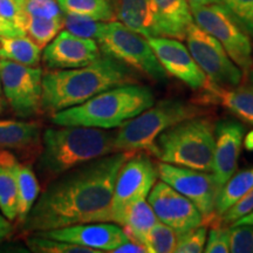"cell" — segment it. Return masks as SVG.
<instances>
[{
	"mask_svg": "<svg viewBox=\"0 0 253 253\" xmlns=\"http://www.w3.org/2000/svg\"><path fill=\"white\" fill-rule=\"evenodd\" d=\"M58 4L65 14L80 15L94 20H115L113 0H58Z\"/></svg>",
	"mask_w": 253,
	"mask_h": 253,
	"instance_id": "cell-25",
	"label": "cell"
},
{
	"mask_svg": "<svg viewBox=\"0 0 253 253\" xmlns=\"http://www.w3.org/2000/svg\"><path fill=\"white\" fill-rule=\"evenodd\" d=\"M12 232H13V226L11 221L6 219L4 214L0 213V244H2L11 236Z\"/></svg>",
	"mask_w": 253,
	"mask_h": 253,
	"instance_id": "cell-38",
	"label": "cell"
},
{
	"mask_svg": "<svg viewBox=\"0 0 253 253\" xmlns=\"http://www.w3.org/2000/svg\"><path fill=\"white\" fill-rule=\"evenodd\" d=\"M204 90V101L220 104L240 121L253 126V87L224 88L208 81Z\"/></svg>",
	"mask_w": 253,
	"mask_h": 253,
	"instance_id": "cell-19",
	"label": "cell"
},
{
	"mask_svg": "<svg viewBox=\"0 0 253 253\" xmlns=\"http://www.w3.org/2000/svg\"><path fill=\"white\" fill-rule=\"evenodd\" d=\"M207 253L230 252V231L229 226H213L209 231L204 251Z\"/></svg>",
	"mask_w": 253,
	"mask_h": 253,
	"instance_id": "cell-36",
	"label": "cell"
},
{
	"mask_svg": "<svg viewBox=\"0 0 253 253\" xmlns=\"http://www.w3.org/2000/svg\"><path fill=\"white\" fill-rule=\"evenodd\" d=\"M101 55L102 53L96 41L78 37L65 30L60 31L43 48L41 60L48 71H53L84 67L96 61Z\"/></svg>",
	"mask_w": 253,
	"mask_h": 253,
	"instance_id": "cell-16",
	"label": "cell"
},
{
	"mask_svg": "<svg viewBox=\"0 0 253 253\" xmlns=\"http://www.w3.org/2000/svg\"><path fill=\"white\" fill-rule=\"evenodd\" d=\"M214 151V125L195 118L176 123L161 132L148 155L160 162L211 172Z\"/></svg>",
	"mask_w": 253,
	"mask_h": 253,
	"instance_id": "cell-5",
	"label": "cell"
},
{
	"mask_svg": "<svg viewBox=\"0 0 253 253\" xmlns=\"http://www.w3.org/2000/svg\"><path fill=\"white\" fill-rule=\"evenodd\" d=\"M2 96H4V95H2V88H1V82H0V106H1V104H2Z\"/></svg>",
	"mask_w": 253,
	"mask_h": 253,
	"instance_id": "cell-44",
	"label": "cell"
},
{
	"mask_svg": "<svg viewBox=\"0 0 253 253\" xmlns=\"http://www.w3.org/2000/svg\"><path fill=\"white\" fill-rule=\"evenodd\" d=\"M250 80H251V84L253 87V68H252V71L250 72Z\"/></svg>",
	"mask_w": 253,
	"mask_h": 253,
	"instance_id": "cell-45",
	"label": "cell"
},
{
	"mask_svg": "<svg viewBox=\"0 0 253 253\" xmlns=\"http://www.w3.org/2000/svg\"><path fill=\"white\" fill-rule=\"evenodd\" d=\"M194 23L219 41L227 55L246 75L253 68L252 43L249 34L220 2L190 5Z\"/></svg>",
	"mask_w": 253,
	"mask_h": 253,
	"instance_id": "cell-8",
	"label": "cell"
},
{
	"mask_svg": "<svg viewBox=\"0 0 253 253\" xmlns=\"http://www.w3.org/2000/svg\"><path fill=\"white\" fill-rule=\"evenodd\" d=\"M0 211L9 221L18 217V188L11 167L0 164Z\"/></svg>",
	"mask_w": 253,
	"mask_h": 253,
	"instance_id": "cell-27",
	"label": "cell"
},
{
	"mask_svg": "<svg viewBox=\"0 0 253 253\" xmlns=\"http://www.w3.org/2000/svg\"><path fill=\"white\" fill-rule=\"evenodd\" d=\"M147 198L158 221L171 227L177 235L205 223L197 207L166 182L155 183Z\"/></svg>",
	"mask_w": 253,
	"mask_h": 253,
	"instance_id": "cell-13",
	"label": "cell"
},
{
	"mask_svg": "<svg viewBox=\"0 0 253 253\" xmlns=\"http://www.w3.org/2000/svg\"><path fill=\"white\" fill-rule=\"evenodd\" d=\"M104 21L94 20V19L80 17V15L63 13V27L68 32L81 38L93 39L97 41L106 27Z\"/></svg>",
	"mask_w": 253,
	"mask_h": 253,
	"instance_id": "cell-30",
	"label": "cell"
},
{
	"mask_svg": "<svg viewBox=\"0 0 253 253\" xmlns=\"http://www.w3.org/2000/svg\"><path fill=\"white\" fill-rule=\"evenodd\" d=\"M244 144H245L246 149L250 150V151H253V130L250 131L249 134L246 135Z\"/></svg>",
	"mask_w": 253,
	"mask_h": 253,
	"instance_id": "cell-43",
	"label": "cell"
},
{
	"mask_svg": "<svg viewBox=\"0 0 253 253\" xmlns=\"http://www.w3.org/2000/svg\"><path fill=\"white\" fill-rule=\"evenodd\" d=\"M157 166L150 155L135 151L120 168L109 208V221L119 223L123 211L137 199H147L157 182Z\"/></svg>",
	"mask_w": 253,
	"mask_h": 253,
	"instance_id": "cell-11",
	"label": "cell"
},
{
	"mask_svg": "<svg viewBox=\"0 0 253 253\" xmlns=\"http://www.w3.org/2000/svg\"><path fill=\"white\" fill-rule=\"evenodd\" d=\"M208 237V227L199 225L177 235L173 252L175 253H201L204 251Z\"/></svg>",
	"mask_w": 253,
	"mask_h": 253,
	"instance_id": "cell-31",
	"label": "cell"
},
{
	"mask_svg": "<svg viewBox=\"0 0 253 253\" xmlns=\"http://www.w3.org/2000/svg\"><path fill=\"white\" fill-rule=\"evenodd\" d=\"M25 242L30 251L36 253H99L93 249L84 248L62 240L46 238L37 233H28L25 237Z\"/></svg>",
	"mask_w": 253,
	"mask_h": 253,
	"instance_id": "cell-28",
	"label": "cell"
},
{
	"mask_svg": "<svg viewBox=\"0 0 253 253\" xmlns=\"http://www.w3.org/2000/svg\"><path fill=\"white\" fill-rule=\"evenodd\" d=\"M230 231V252L253 253V225L229 226Z\"/></svg>",
	"mask_w": 253,
	"mask_h": 253,
	"instance_id": "cell-34",
	"label": "cell"
},
{
	"mask_svg": "<svg viewBox=\"0 0 253 253\" xmlns=\"http://www.w3.org/2000/svg\"><path fill=\"white\" fill-rule=\"evenodd\" d=\"M115 19L144 38L157 37L150 0H113Z\"/></svg>",
	"mask_w": 253,
	"mask_h": 253,
	"instance_id": "cell-21",
	"label": "cell"
},
{
	"mask_svg": "<svg viewBox=\"0 0 253 253\" xmlns=\"http://www.w3.org/2000/svg\"><path fill=\"white\" fill-rule=\"evenodd\" d=\"M19 4L25 17L60 18L63 15L58 0H19Z\"/></svg>",
	"mask_w": 253,
	"mask_h": 253,
	"instance_id": "cell-33",
	"label": "cell"
},
{
	"mask_svg": "<svg viewBox=\"0 0 253 253\" xmlns=\"http://www.w3.org/2000/svg\"><path fill=\"white\" fill-rule=\"evenodd\" d=\"M184 40L190 54L211 84L224 88L239 86L244 74L216 38L192 23Z\"/></svg>",
	"mask_w": 253,
	"mask_h": 253,
	"instance_id": "cell-10",
	"label": "cell"
},
{
	"mask_svg": "<svg viewBox=\"0 0 253 253\" xmlns=\"http://www.w3.org/2000/svg\"><path fill=\"white\" fill-rule=\"evenodd\" d=\"M130 151H116L68 170L45 185L21 224L25 235L74 224L109 221L120 168Z\"/></svg>",
	"mask_w": 253,
	"mask_h": 253,
	"instance_id": "cell-1",
	"label": "cell"
},
{
	"mask_svg": "<svg viewBox=\"0 0 253 253\" xmlns=\"http://www.w3.org/2000/svg\"><path fill=\"white\" fill-rule=\"evenodd\" d=\"M156 166L161 181L166 182L190 199L201 211L205 221L217 219L214 207L220 186L212 172L209 173L163 162H158Z\"/></svg>",
	"mask_w": 253,
	"mask_h": 253,
	"instance_id": "cell-12",
	"label": "cell"
},
{
	"mask_svg": "<svg viewBox=\"0 0 253 253\" xmlns=\"http://www.w3.org/2000/svg\"><path fill=\"white\" fill-rule=\"evenodd\" d=\"M202 112L203 109L199 106L182 100L169 99L154 103L116 130L115 150L145 151L148 154L161 132L176 123L199 116Z\"/></svg>",
	"mask_w": 253,
	"mask_h": 253,
	"instance_id": "cell-6",
	"label": "cell"
},
{
	"mask_svg": "<svg viewBox=\"0 0 253 253\" xmlns=\"http://www.w3.org/2000/svg\"><path fill=\"white\" fill-rule=\"evenodd\" d=\"M156 221H158L156 214L147 199H137L126 207L118 224L129 239L143 248L147 233Z\"/></svg>",
	"mask_w": 253,
	"mask_h": 253,
	"instance_id": "cell-22",
	"label": "cell"
},
{
	"mask_svg": "<svg viewBox=\"0 0 253 253\" xmlns=\"http://www.w3.org/2000/svg\"><path fill=\"white\" fill-rule=\"evenodd\" d=\"M0 36L2 37H23L25 34L18 28H15L11 25H7L5 23H2L0 20Z\"/></svg>",
	"mask_w": 253,
	"mask_h": 253,
	"instance_id": "cell-40",
	"label": "cell"
},
{
	"mask_svg": "<svg viewBox=\"0 0 253 253\" xmlns=\"http://www.w3.org/2000/svg\"><path fill=\"white\" fill-rule=\"evenodd\" d=\"M177 233L162 221H156L145 237L143 248L147 253L173 252Z\"/></svg>",
	"mask_w": 253,
	"mask_h": 253,
	"instance_id": "cell-29",
	"label": "cell"
},
{
	"mask_svg": "<svg viewBox=\"0 0 253 253\" xmlns=\"http://www.w3.org/2000/svg\"><path fill=\"white\" fill-rule=\"evenodd\" d=\"M155 95L149 87L126 84L95 95L84 103L50 115L55 126H84L116 129L150 108Z\"/></svg>",
	"mask_w": 253,
	"mask_h": 253,
	"instance_id": "cell-4",
	"label": "cell"
},
{
	"mask_svg": "<svg viewBox=\"0 0 253 253\" xmlns=\"http://www.w3.org/2000/svg\"><path fill=\"white\" fill-rule=\"evenodd\" d=\"M167 74L182 81L191 89H204L208 78L190 54L182 40L168 37L147 38Z\"/></svg>",
	"mask_w": 253,
	"mask_h": 253,
	"instance_id": "cell-14",
	"label": "cell"
},
{
	"mask_svg": "<svg viewBox=\"0 0 253 253\" xmlns=\"http://www.w3.org/2000/svg\"><path fill=\"white\" fill-rule=\"evenodd\" d=\"M96 42L102 54L125 63L150 80L163 82L168 79L147 38L129 30L120 21H108Z\"/></svg>",
	"mask_w": 253,
	"mask_h": 253,
	"instance_id": "cell-7",
	"label": "cell"
},
{
	"mask_svg": "<svg viewBox=\"0 0 253 253\" xmlns=\"http://www.w3.org/2000/svg\"><path fill=\"white\" fill-rule=\"evenodd\" d=\"M41 49L27 37L0 36V59L9 60L28 66H38L41 60Z\"/></svg>",
	"mask_w": 253,
	"mask_h": 253,
	"instance_id": "cell-23",
	"label": "cell"
},
{
	"mask_svg": "<svg viewBox=\"0 0 253 253\" xmlns=\"http://www.w3.org/2000/svg\"><path fill=\"white\" fill-rule=\"evenodd\" d=\"M244 224H252V225H253V211H252V212H250L249 214H246V216H244L243 218H240V219H238L237 221H235V223H233L232 225H230V226L244 225Z\"/></svg>",
	"mask_w": 253,
	"mask_h": 253,
	"instance_id": "cell-41",
	"label": "cell"
},
{
	"mask_svg": "<svg viewBox=\"0 0 253 253\" xmlns=\"http://www.w3.org/2000/svg\"><path fill=\"white\" fill-rule=\"evenodd\" d=\"M63 28V15L60 18L25 17V37L43 49Z\"/></svg>",
	"mask_w": 253,
	"mask_h": 253,
	"instance_id": "cell-26",
	"label": "cell"
},
{
	"mask_svg": "<svg viewBox=\"0 0 253 253\" xmlns=\"http://www.w3.org/2000/svg\"><path fill=\"white\" fill-rule=\"evenodd\" d=\"M252 189L253 168L235 173L225 184L221 186L219 192H218L216 207H214L217 219L225 212L231 205L235 204L242 196H244L246 192H249Z\"/></svg>",
	"mask_w": 253,
	"mask_h": 253,
	"instance_id": "cell-24",
	"label": "cell"
},
{
	"mask_svg": "<svg viewBox=\"0 0 253 253\" xmlns=\"http://www.w3.org/2000/svg\"><path fill=\"white\" fill-rule=\"evenodd\" d=\"M246 33L253 37V0H220Z\"/></svg>",
	"mask_w": 253,
	"mask_h": 253,
	"instance_id": "cell-32",
	"label": "cell"
},
{
	"mask_svg": "<svg viewBox=\"0 0 253 253\" xmlns=\"http://www.w3.org/2000/svg\"><path fill=\"white\" fill-rule=\"evenodd\" d=\"M114 253H126V252H134V253H147L145 250L142 248L141 245H138L137 243L132 242V240H128V242L123 243L122 245H120L119 248H116L113 251Z\"/></svg>",
	"mask_w": 253,
	"mask_h": 253,
	"instance_id": "cell-39",
	"label": "cell"
},
{
	"mask_svg": "<svg viewBox=\"0 0 253 253\" xmlns=\"http://www.w3.org/2000/svg\"><path fill=\"white\" fill-rule=\"evenodd\" d=\"M253 211V189L242 196L235 204H232L221 216L218 221L224 226L232 225L235 221L243 218Z\"/></svg>",
	"mask_w": 253,
	"mask_h": 253,
	"instance_id": "cell-35",
	"label": "cell"
},
{
	"mask_svg": "<svg viewBox=\"0 0 253 253\" xmlns=\"http://www.w3.org/2000/svg\"><path fill=\"white\" fill-rule=\"evenodd\" d=\"M189 5H209V4H218L220 0H188Z\"/></svg>",
	"mask_w": 253,
	"mask_h": 253,
	"instance_id": "cell-42",
	"label": "cell"
},
{
	"mask_svg": "<svg viewBox=\"0 0 253 253\" xmlns=\"http://www.w3.org/2000/svg\"><path fill=\"white\" fill-rule=\"evenodd\" d=\"M137 79L134 69L104 54L84 67L48 71L42 75L41 112L52 115L113 87L136 84Z\"/></svg>",
	"mask_w": 253,
	"mask_h": 253,
	"instance_id": "cell-2",
	"label": "cell"
},
{
	"mask_svg": "<svg viewBox=\"0 0 253 253\" xmlns=\"http://www.w3.org/2000/svg\"><path fill=\"white\" fill-rule=\"evenodd\" d=\"M116 130L84 126H58L41 135L37 171L43 184L68 170L116 153Z\"/></svg>",
	"mask_w": 253,
	"mask_h": 253,
	"instance_id": "cell-3",
	"label": "cell"
},
{
	"mask_svg": "<svg viewBox=\"0 0 253 253\" xmlns=\"http://www.w3.org/2000/svg\"><path fill=\"white\" fill-rule=\"evenodd\" d=\"M0 20L24 32L25 15L19 0H0Z\"/></svg>",
	"mask_w": 253,
	"mask_h": 253,
	"instance_id": "cell-37",
	"label": "cell"
},
{
	"mask_svg": "<svg viewBox=\"0 0 253 253\" xmlns=\"http://www.w3.org/2000/svg\"><path fill=\"white\" fill-rule=\"evenodd\" d=\"M34 233L46 238L62 240L84 248L93 249L99 253L113 252L123 243L130 240L119 224L110 221L74 224L60 229Z\"/></svg>",
	"mask_w": 253,
	"mask_h": 253,
	"instance_id": "cell-15",
	"label": "cell"
},
{
	"mask_svg": "<svg viewBox=\"0 0 253 253\" xmlns=\"http://www.w3.org/2000/svg\"><path fill=\"white\" fill-rule=\"evenodd\" d=\"M42 75L39 66L0 59L2 95L17 116L32 118L41 112Z\"/></svg>",
	"mask_w": 253,
	"mask_h": 253,
	"instance_id": "cell-9",
	"label": "cell"
},
{
	"mask_svg": "<svg viewBox=\"0 0 253 253\" xmlns=\"http://www.w3.org/2000/svg\"><path fill=\"white\" fill-rule=\"evenodd\" d=\"M157 37L184 40L194 23L188 0H150Z\"/></svg>",
	"mask_w": 253,
	"mask_h": 253,
	"instance_id": "cell-18",
	"label": "cell"
},
{
	"mask_svg": "<svg viewBox=\"0 0 253 253\" xmlns=\"http://www.w3.org/2000/svg\"><path fill=\"white\" fill-rule=\"evenodd\" d=\"M42 128L37 121L0 120V150L33 153L41 144Z\"/></svg>",
	"mask_w": 253,
	"mask_h": 253,
	"instance_id": "cell-20",
	"label": "cell"
},
{
	"mask_svg": "<svg viewBox=\"0 0 253 253\" xmlns=\"http://www.w3.org/2000/svg\"><path fill=\"white\" fill-rule=\"evenodd\" d=\"M244 136V125L236 120L224 119L214 126V151L211 172L220 188L236 173Z\"/></svg>",
	"mask_w": 253,
	"mask_h": 253,
	"instance_id": "cell-17",
	"label": "cell"
}]
</instances>
